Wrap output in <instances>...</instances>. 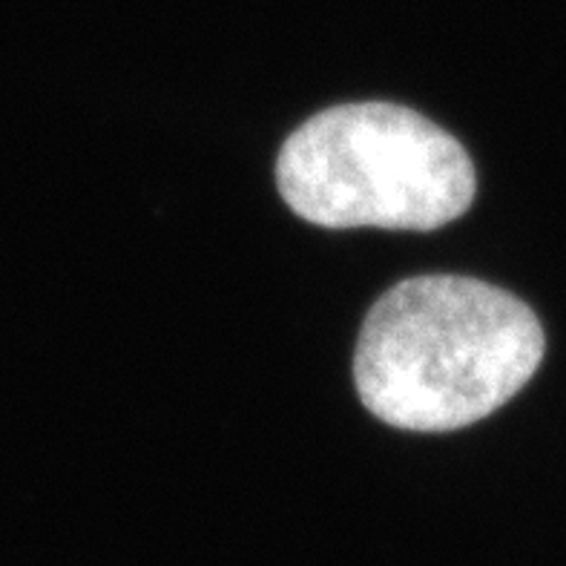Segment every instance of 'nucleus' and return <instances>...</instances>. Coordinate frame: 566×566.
I'll return each instance as SVG.
<instances>
[{
  "label": "nucleus",
  "mask_w": 566,
  "mask_h": 566,
  "mask_svg": "<svg viewBox=\"0 0 566 566\" xmlns=\"http://www.w3.org/2000/svg\"><path fill=\"white\" fill-rule=\"evenodd\" d=\"M544 328L510 291L469 276H415L374 302L354 382L382 423L406 431L472 426L532 380Z\"/></svg>",
  "instance_id": "1"
},
{
  "label": "nucleus",
  "mask_w": 566,
  "mask_h": 566,
  "mask_svg": "<svg viewBox=\"0 0 566 566\" xmlns=\"http://www.w3.org/2000/svg\"><path fill=\"white\" fill-rule=\"evenodd\" d=\"M276 187L319 228L438 230L472 208L467 147L409 107L366 101L316 113L276 158Z\"/></svg>",
  "instance_id": "2"
}]
</instances>
